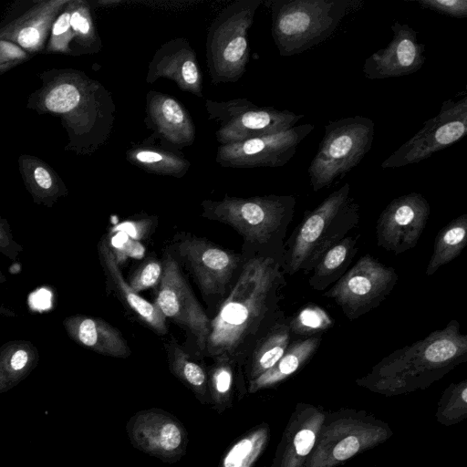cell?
Returning a JSON list of instances; mask_svg holds the SVG:
<instances>
[{"mask_svg": "<svg viewBox=\"0 0 467 467\" xmlns=\"http://www.w3.org/2000/svg\"><path fill=\"white\" fill-rule=\"evenodd\" d=\"M284 275L282 255L261 252L244 264L231 293L210 321L205 348L209 355L229 360L254 348L282 314Z\"/></svg>", "mask_w": 467, "mask_h": 467, "instance_id": "cell-1", "label": "cell"}, {"mask_svg": "<svg viewBox=\"0 0 467 467\" xmlns=\"http://www.w3.org/2000/svg\"><path fill=\"white\" fill-rule=\"evenodd\" d=\"M41 87L28 97L26 108L59 118L67 133L65 150L91 155L109 139L115 123L112 94L84 71L50 68L38 74Z\"/></svg>", "mask_w": 467, "mask_h": 467, "instance_id": "cell-2", "label": "cell"}, {"mask_svg": "<svg viewBox=\"0 0 467 467\" xmlns=\"http://www.w3.org/2000/svg\"><path fill=\"white\" fill-rule=\"evenodd\" d=\"M359 223V205L349 183L331 192L314 210L306 211L291 236L284 243L282 270L290 275L309 274L322 255Z\"/></svg>", "mask_w": 467, "mask_h": 467, "instance_id": "cell-3", "label": "cell"}, {"mask_svg": "<svg viewBox=\"0 0 467 467\" xmlns=\"http://www.w3.org/2000/svg\"><path fill=\"white\" fill-rule=\"evenodd\" d=\"M272 36L283 57L303 53L327 40L361 0H269Z\"/></svg>", "mask_w": 467, "mask_h": 467, "instance_id": "cell-4", "label": "cell"}, {"mask_svg": "<svg viewBox=\"0 0 467 467\" xmlns=\"http://www.w3.org/2000/svg\"><path fill=\"white\" fill-rule=\"evenodd\" d=\"M202 205L203 216L229 224L268 254L283 255L284 239L295 213L293 195L226 196L221 201L206 200Z\"/></svg>", "mask_w": 467, "mask_h": 467, "instance_id": "cell-5", "label": "cell"}, {"mask_svg": "<svg viewBox=\"0 0 467 467\" xmlns=\"http://www.w3.org/2000/svg\"><path fill=\"white\" fill-rule=\"evenodd\" d=\"M261 0H238L224 7L211 24L206 37V62L213 83L235 82L249 60L248 30Z\"/></svg>", "mask_w": 467, "mask_h": 467, "instance_id": "cell-6", "label": "cell"}, {"mask_svg": "<svg viewBox=\"0 0 467 467\" xmlns=\"http://www.w3.org/2000/svg\"><path fill=\"white\" fill-rule=\"evenodd\" d=\"M374 122L364 116L329 121L307 173L314 192L330 186L355 168L369 151L375 134Z\"/></svg>", "mask_w": 467, "mask_h": 467, "instance_id": "cell-7", "label": "cell"}, {"mask_svg": "<svg viewBox=\"0 0 467 467\" xmlns=\"http://www.w3.org/2000/svg\"><path fill=\"white\" fill-rule=\"evenodd\" d=\"M467 357V336L457 320L427 337L399 348L381 360L375 373L382 379L405 381L411 377L438 373Z\"/></svg>", "mask_w": 467, "mask_h": 467, "instance_id": "cell-8", "label": "cell"}, {"mask_svg": "<svg viewBox=\"0 0 467 467\" xmlns=\"http://www.w3.org/2000/svg\"><path fill=\"white\" fill-rule=\"evenodd\" d=\"M208 119L218 124L215 131L221 145L287 130L304 116L273 107H259L246 99L227 101L207 99Z\"/></svg>", "mask_w": 467, "mask_h": 467, "instance_id": "cell-9", "label": "cell"}, {"mask_svg": "<svg viewBox=\"0 0 467 467\" xmlns=\"http://www.w3.org/2000/svg\"><path fill=\"white\" fill-rule=\"evenodd\" d=\"M397 282L393 267L365 254L324 296L332 299L348 319L354 320L379 306Z\"/></svg>", "mask_w": 467, "mask_h": 467, "instance_id": "cell-10", "label": "cell"}, {"mask_svg": "<svg viewBox=\"0 0 467 467\" xmlns=\"http://www.w3.org/2000/svg\"><path fill=\"white\" fill-rule=\"evenodd\" d=\"M381 163L382 169L418 163L467 134V97L443 101L435 117Z\"/></svg>", "mask_w": 467, "mask_h": 467, "instance_id": "cell-11", "label": "cell"}, {"mask_svg": "<svg viewBox=\"0 0 467 467\" xmlns=\"http://www.w3.org/2000/svg\"><path fill=\"white\" fill-rule=\"evenodd\" d=\"M313 130V124H301L278 133L221 145L215 161L224 168L282 167Z\"/></svg>", "mask_w": 467, "mask_h": 467, "instance_id": "cell-12", "label": "cell"}, {"mask_svg": "<svg viewBox=\"0 0 467 467\" xmlns=\"http://www.w3.org/2000/svg\"><path fill=\"white\" fill-rule=\"evenodd\" d=\"M68 0H16L0 20V40L30 56L44 52L51 27Z\"/></svg>", "mask_w": 467, "mask_h": 467, "instance_id": "cell-13", "label": "cell"}, {"mask_svg": "<svg viewBox=\"0 0 467 467\" xmlns=\"http://www.w3.org/2000/svg\"><path fill=\"white\" fill-rule=\"evenodd\" d=\"M430 213L431 206L420 193L410 192L393 199L378 218V245L395 254L412 249L426 227Z\"/></svg>", "mask_w": 467, "mask_h": 467, "instance_id": "cell-14", "label": "cell"}, {"mask_svg": "<svg viewBox=\"0 0 467 467\" xmlns=\"http://www.w3.org/2000/svg\"><path fill=\"white\" fill-rule=\"evenodd\" d=\"M129 440L140 451L174 462L185 453L188 434L180 420L161 409L137 412L127 422Z\"/></svg>", "mask_w": 467, "mask_h": 467, "instance_id": "cell-15", "label": "cell"}, {"mask_svg": "<svg viewBox=\"0 0 467 467\" xmlns=\"http://www.w3.org/2000/svg\"><path fill=\"white\" fill-rule=\"evenodd\" d=\"M155 304L165 318L185 327L202 350L206 348L210 320L183 278L178 264L170 255L163 262Z\"/></svg>", "mask_w": 467, "mask_h": 467, "instance_id": "cell-16", "label": "cell"}, {"mask_svg": "<svg viewBox=\"0 0 467 467\" xmlns=\"http://www.w3.org/2000/svg\"><path fill=\"white\" fill-rule=\"evenodd\" d=\"M178 249L203 295L224 294L238 266V255L196 236L183 237Z\"/></svg>", "mask_w": 467, "mask_h": 467, "instance_id": "cell-17", "label": "cell"}, {"mask_svg": "<svg viewBox=\"0 0 467 467\" xmlns=\"http://www.w3.org/2000/svg\"><path fill=\"white\" fill-rule=\"evenodd\" d=\"M390 28L393 35L387 47L374 52L364 62L363 73L368 79L410 75L420 69L425 62V46L412 27L395 20Z\"/></svg>", "mask_w": 467, "mask_h": 467, "instance_id": "cell-18", "label": "cell"}, {"mask_svg": "<svg viewBox=\"0 0 467 467\" xmlns=\"http://www.w3.org/2000/svg\"><path fill=\"white\" fill-rule=\"evenodd\" d=\"M164 78L174 81L182 91L202 97V75L194 49L184 37L162 44L149 63L146 82Z\"/></svg>", "mask_w": 467, "mask_h": 467, "instance_id": "cell-19", "label": "cell"}, {"mask_svg": "<svg viewBox=\"0 0 467 467\" xmlns=\"http://www.w3.org/2000/svg\"><path fill=\"white\" fill-rule=\"evenodd\" d=\"M146 122L159 138L174 148L191 146L195 140V126L188 110L168 94L148 92Z\"/></svg>", "mask_w": 467, "mask_h": 467, "instance_id": "cell-20", "label": "cell"}, {"mask_svg": "<svg viewBox=\"0 0 467 467\" xmlns=\"http://www.w3.org/2000/svg\"><path fill=\"white\" fill-rule=\"evenodd\" d=\"M62 325L70 339L85 348L114 358L130 355L121 333L102 318L76 314L65 317Z\"/></svg>", "mask_w": 467, "mask_h": 467, "instance_id": "cell-21", "label": "cell"}, {"mask_svg": "<svg viewBox=\"0 0 467 467\" xmlns=\"http://www.w3.org/2000/svg\"><path fill=\"white\" fill-rule=\"evenodd\" d=\"M98 250L105 275L122 300L153 330L165 334L167 332L165 317L155 303L151 304L142 298L125 281L107 237L100 240Z\"/></svg>", "mask_w": 467, "mask_h": 467, "instance_id": "cell-22", "label": "cell"}, {"mask_svg": "<svg viewBox=\"0 0 467 467\" xmlns=\"http://www.w3.org/2000/svg\"><path fill=\"white\" fill-rule=\"evenodd\" d=\"M18 170L23 182L36 204L52 208L68 194V189L56 171L42 159L21 154Z\"/></svg>", "mask_w": 467, "mask_h": 467, "instance_id": "cell-23", "label": "cell"}, {"mask_svg": "<svg viewBox=\"0 0 467 467\" xmlns=\"http://www.w3.org/2000/svg\"><path fill=\"white\" fill-rule=\"evenodd\" d=\"M37 347L30 340L13 339L0 346V394L26 379L39 363Z\"/></svg>", "mask_w": 467, "mask_h": 467, "instance_id": "cell-24", "label": "cell"}, {"mask_svg": "<svg viewBox=\"0 0 467 467\" xmlns=\"http://www.w3.org/2000/svg\"><path fill=\"white\" fill-rule=\"evenodd\" d=\"M359 237L360 234L347 235L322 255L310 272L308 284L312 289L325 290L346 274L358 253Z\"/></svg>", "mask_w": 467, "mask_h": 467, "instance_id": "cell-25", "label": "cell"}, {"mask_svg": "<svg viewBox=\"0 0 467 467\" xmlns=\"http://www.w3.org/2000/svg\"><path fill=\"white\" fill-rule=\"evenodd\" d=\"M291 317L280 315L266 333L253 348L250 366L251 381L275 365L286 351L292 341Z\"/></svg>", "mask_w": 467, "mask_h": 467, "instance_id": "cell-26", "label": "cell"}, {"mask_svg": "<svg viewBox=\"0 0 467 467\" xmlns=\"http://www.w3.org/2000/svg\"><path fill=\"white\" fill-rule=\"evenodd\" d=\"M321 341L322 334L292 340L275 365L250 382V391L273 385L293 374L316 353Z\"/></svg>", "mask_w": 467, "mask_h": 467, "instance_id": "cell-27", "label": "cell"}, {"mask_svg": "<svg viewBox=\"0 0 467 467\" xmlns=\"http://www.w3.org/2000/svg\"><path fill=\"white\" fill-rule=\"evenodd\" d=\"M127 161L147 172L182 178L190 161L172 150L152 145H136L126 152Z\"/></svg>", "mask_w": 467, "mask_h": 467, "instance_id": "cell-28", "label": "cell"}, {"mask_svg": "<svg viewBox=\"0 0 467 467\" xmlns=\"http://www.w3.org/2000/svg\"><path fill=\"white\" fill-rule=\"evenodd\" d=\"M467 244V213L457 216L438 233L425 274L432 275L455 259Z\"/></svg>", "mask_w": 467, "mask_h": 467, "instance_id": "cell-29", "label": "cell"}, {"mask_svg": "<svg viewBox=\"0 0 467 467\" xmlns=\"http://www.w3.org/2000/svg\"><path fill=\"white\" fill-rule=\"evenodd\" d=\"M71 29L77 55L96 53L101 49V40L92 17L91 7L86 0H72Z\"/></svg>", "mask_w": 467, "mask_h": 467, "instance_id": "cell-30", "label": "cell"}, {"mask_svg": "<svg viewBox=\"0 0 467 467\" xmlns=\"http://www.w3.org/2000/svg\"><path fill=\"white\" fill-rule=\"evenodd\" d=\"M170 361L172 373L192 390L201 402L209 403V379L203 368L177 346H171Z\"/></svg>", "mask_w": 467, "mask_h": 467, "instance_id": "cell-31", "label": "cell"}, {"mask_svg": "<svg viewBox=\"0 0 467 467\" xmlns=\"http://www.w3.org/2000/svg\"><path fill=\"white\" fill-rule=\"evenodd\" d=\"M328 314L316 305H308L291 317L290 327L292 335L307 337L322 334L332 326Z\"/></svg>", "mask_w": 467, "mask_h": 467, "instance_id": "cell-32", "label": "cell"}, {"mask_svg": "<svg viewBox=\"0 0 467 467\" xmlns=\"http://www.w3.org/2000/svg\"><path fill=\"white\" fill-rule=\"evenodd\" d=\"M72 0L67 4L56 18L44 53L74 55L70 47L73 44V33L71 29Z\"/></svg>", "mask_w": 467, "mask_h": 467, "instance_id": "cell-33", "label": "cell"}, {"mask_svg": "<svg viewBox=\"0 0 467 467\" xmlns=\"http://www.w3.org/2000/svg\"><path fill=\"white\" fill-rule=\"evenodd\" d=\"M260 431L238 440L223 455L219 467H252L262 446Z\"/></svg>", "mask_w": 467, "mask_h": 467, "instance_id": "cell-34", "label": "cell"}, {"mask_svg": "<svg viewBox=\"0 0 467 467\" xmlns=\"http://www.w3.org/2000/svg\"><path fill=\"white\" fill-rule=\"evenodd\" d=\"M233 373L226 363L217 366L212 372L209 380V391L211 401L219 411H223L230 406Z\"/></svg>", "mask_w": 467, "mask_h": 467, "instance_id": "cell-35", "label": "cell"}, {"mask_svg": "<svg viewBox=\"0 0 467 467\" xmlns=\"http://www.w3.org/2000/svg\"><path fill=\"white\" fill-rule=\"evenodd\" d=\"M161 264L150 260L134 273L129 285L138 294L141 290L155 285L161 280Z\"/></svg>", "mask_w": 467, "mask_h": 467, "instance_id": "cell-36", "label": "cell"}, {"mask_svg": "<svg viewBox=\"0 0 467 467\" xmlns=\"http://www.w3.org/2000/svg\"><path fill=\"white\" fill-rule=\"evenodd\" d=\"M420 7L451 17H467V0H418Z\"/></svg>", "mask_w": 467, "mask_h": 467, "instance_id": "cell-37", "label": "cell"}, {"mask_svg": "<svg viewBox=\"0 0 467 467\" xmlns=\"http://www.w3.org/2000/svg\"><path fill=\"white\" fill-rule=\"evenodd\" d=\"M23 251L24 247L16 241L8 221L0 215V254L15 261Z\"/></svg>", "mask_w": 467, "mask_h": 467, "instance_id": "cell-38", "label": "cell"}, {"mask_svg": "<svg viewBox=\"0 0 467 467\" xmlns=\"http://www.w3.org/2000/svg\"><path fill=\"white\" fill-rule=\"evenodd\" d=\"M27 54L16 44L7 41L0 40V63L20 61L24 62L30 58Z\"/></svg>", "mask_w": 467, "mask_h": 467, "instance_id": "cell-39", "label": "cell"}, {"mask_svg": "<svg viewBox=\"0 0 467 467\" xmlns=\"http://www.w3.org/2000/svg\"><path fill=\"white\" fill-rule=\"evenodd\" d=\"M359 449V441L355 436H349L339 441L333 450L334 457L343 461L353 456Z\"/></svg>", "mask_w": 467, "mask_h": 467, "instance_id": "cell-40", "label": "cell"}, {"mask_svg": "<svg viewBox=\"0 0 467 467\" xmlns=\"http://www.w3.org/2000/svg\"><path fill=\"white\" fill-rule=\"evenodd\" d=\"M315 438V433L310 430L298 431L294 439L296 453L301 456L307 455L313 448Z\"/></svg>", "mask_w": 467, "mask_h": 467, "instance_id": "cell-41", "label": "cell"}, {"mask_svg": "<svg viewBox=\"0 0 467 467\" xmlns=\"http://www.w3.org/2000/svg\"><path fill=\"white\" fill-rule=\"evenodd\" d=\"M17 313L11 307L0 302V318L1 317H16Z\"/></svg>", "mask_w": 467, "mask_h": 467, "instance_id": "cell-42", "label": "cell"}, {"mask_svg": "<svg viewBox=\"0 0 467 467\" xmlns=\"http://www.w3.org/2000/svg\"><path fill=\"white\" fill-rule=\"evenodd\" d=\"M21 63L22 62H20V61L0 63V75Z\"/></svg>", "mask_w": 467, "mask_h": 467, "instance_id": "cell-43", "label": "cell"}, {"mask_svg": "<svg viewBox=\"0 0 467 467\" xmlns=\"http://www.w3.org/2000/svg\"><path fill=\"white\" fill-rule=\"evenodd\" d=\"M461 396H462L463 402H467V388L466 387H464L462 389Z\"/></svg>", "mask_w": 467, "mask_h": 467, "instance_id": "cell-44", "label": "cell"}, {"mask_svg": "<svg viewBox=\"0 0 467 467\" xmlns=\"http://www.w3.org/2000/svg\"><path fill=\"white\" fill-rule=\"evenodd\" d=\"M5 282H6V276L4 274V272L2 271V269L0 268V284H4Z\"/></svg>", "mask_w": 467, "mask_h": 467, "instance_id": "cell-45", "label": "cell"}]
</instances>
